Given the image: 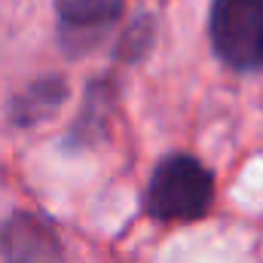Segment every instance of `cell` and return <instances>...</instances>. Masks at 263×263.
<instances>
[{
    "instance_id": "obj_8",
    "label": "cell",
    "mask_w": 263,
    "mask_h": 263,
    "mask_svg": "<svg viewBox=\"0 0 263 263\" xmlns=\"http://www.w3.org/2000/svg\"><path fill=\"white\" fill-rule=\"evenodd\" d=\"M260 67H263V62H260Z\"/></svg>"
},
{
    "instance_id": "obj_6",
    "label": "cell",
    "mask_w": 263,
    "mask_h": 263,
    "mask_svg": "<svg viewBox=\"0 0 263 263\" xmlns=\"http://www.w3.org/2000/svg\"><path fill=\"white\" fill-rule=\"evenodd\" d=\"M67 101V83L59 73H46L31 80L12 101H9V123L12 129H34L59 114V107Z\"/></svg>"
},
{
    "instance_id": "obj_4",
    "label": "cell",
    "mask_w": 263,
    "mask_h": 263,
    "mask_svg": "<svg viewBox=\"0 0 263 263\" xmlns=\"http://www.w3.org/2000/svg\"><path fill=\"white\" fill-rule=\"evenodd\" d=\"M59 227L40 211L15 208L0 223V257L3 263H62Z\"/></svg>"
},
{
    "instance_id": "obj_7",
    "label": "cell",
    "mask_w": 263,
    "mask_h": 263,
    "mask_svg": "<svg viewBox=\"0 0 263 263\" xmlns=\"http://www.w3.org/2000/svg\"><path fill=\"white\" fill-rule=\"evenodd\" d=\"M153 43H156V18L150 12H141V15L132 18L129 25H126V31L120 34L114 55H117V62L138 65V62H144L150 55Z\"/></svg>"
},
{
    "instance_id": "obj_3",
    "label": "cell",
    "mask_w": 263,
    "mask_h": 263,
    "mask_svg": "<svg viewBox=\"0 0 263 263\" xmlns=\"http://www.w3.org/2000/svg\"><path fill=\"white\" fill-rule=\"evenodd\" d=\"M126 3L129 0H52L59 40L67 55L92 52L123 18Z\"/></svg>"
},
{
    "instance_id": "obj_2",
    "label": "cell",
    "mask_w": 263,
    "mask_h": 263,
    "mask_svg": "<svg viewBox=\"0 0 263 263\" xmlns=\"http://www.w3.org/2000/svg\"><path fill=\"white\" fill-rule=\"evenodd\" d=\"M211 49L227 67L248 73L263 62V0H211Z\"/></svg>"
},
{
    "instance_id": "obj_5",
    "label": "cell",
    "mask_w": 263,
    "mask_h": 263,
    "mask_svg": "<svg viewBox=\"0 0 263 263\" xmlns=\"http://www.w3.org/2000/svg\"><path fill=\"white\" fill-rule=\"evenodd\" d=\"M117 101H120V92H117V83L114 80H107V77L92 80L86 86L80 114H77V120L67 129L65 150H89V147H98L104 141L107 129H110Z\"/></svg>"
},
{
    "instance_id": "obj_1",
    "label": "cell",
    "mask_w": 263,
    "mask_h": 263,
    "mask_svg": "<svg viewBox=\"0 0 263 263\" xmlns=\"http://www.w3.org/2000/svg\"><path fill=\"white\" fill-rule=\"evenodd\" d=\"M214 205V175L193 153H168L156 162L144 211L162 223H193L205 217Z\"/></svg>"
}]
</instances>
